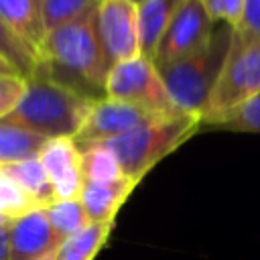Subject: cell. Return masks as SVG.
I'll return each mask as SVG.
<instances>
[{
    "mask_svg": "<svg viewBox=\"0 0 260 260\" xmlns=\"http://www.w3.org/2000/svg\"><path fill=\"white\" fill-rule=\"evenodd\" d=\"M158 116L146 108L122 102V100H114V98H102L93 104L81 132L73 138L77 146H85V144H93V142H102V140H110V138H118L142 124L154 122Z\"/></svg>",
    "mask_w": 260,
    "mask_h": 260,
    "instance_id": "cell-9",
    "label": "cell"
},
{
    "mask_svg": "<svg viewBox=\"0 0 260 260\" xmlns=\"http://www.w3.org/2000/svg\"><path fill=\"white\" fill-rule=\"evenodd\" d=\"M26 89V77L0 75V120L10 116Z\"/></svg>",
    "mask_w": 260,
    "mask_h": 260,
    "instance_id": "cell-24",
    "label": "cell"
},
{
    "mask_svg": "<svg viewBox=\"0 0 260 260\" xmlns=\"http://www.w3.org/2000/svg\"><path fill=\"white\" fill-rule=\"evenodd\" d=\"M2 175H6L10 181H14L39 207H47L53 201H57L53 185L39 160V156L24 158L18 162H10L2 167Z\"/></svg>",
    "mask_w": 260,
    "mask_h": 260,
    "instance_id": "cell-15",
    "label": "cell"
},
{
    "mask_svg": "<svg viewBox=\"0 0 260 260\" xmlns=\"http://www.w3.org/2000/svg\"><path fill=\"white\" fill-rule=\"evenodd\" d=\"M130 2H134V4L138 6V4H140V2H144V0H130Z\"/></svg>",
    "mask_w": 260,
    "mask_h": 260,
    "instance_id": "cell-31",
    "label": "cell"
},
{
    "mask_svg": "<svg viewBox=\"0 0 260 260\" xmlns=\"http://www.w3.org/2000/svg\"><path fill=\"white\" fill-rule=\"evenodd\" d=\"M213 22H223L232 28H238L244 16V0H203Z\"/></svg>",
    "mask_w": 260,
    "mask_h": 260,
    "instance_id": "cell-25",
    "label": "cell"
},
{
    "mask_svg": "<svg viewBox=\"0 0 260 260\" xmlns=\"http://www.w3.org/2000/svg\"><path fill=\"white\" fill-rule=\"evenodd\" d=\"M32 209H43V207H39L14 181H10L6 175L0 173V215L14 219Z\"/></svg>",
    "mask_w": 260,
    "mask_h": 260,
    "instance_id": "cell-22",
    "label": "cell"
},
{
    "mask_svg": "<svg viewBox=\"0 0 260 260\" xmlns=\"http://www.w3.org/2000/svg\"><path fill=\"white\" fill-rule=\"evenodd\" d=\"M232 26L221 24L217 30H213L211 41L201 51L165 65H156L169 95L181 112L201 120L225 63L232 45Z\"/></svg>",
    "mask_w": 260,
    "mask_h": 260,
    "instance_id": "cell-3",
    "label": "cell"
},
{
    "mask_svg": "<svg viewBox=\"0 0 260 260\" xmlns=\"http://www.w3.org/2000/svg\"><path fill=\"white\" fill-rule=\"evenodd\" d=\"M114 221L110 223H87L73 236L59 242L53 252L55 260H93L110 238Z\"/></svg>",
    "mask_w": 260,
    "mask_h": 260,
    "instance_id": "cell-16",
    "label": "cell"
},
{
    "mask_svg": "<svg viewBox=\"0 0 260 260\" xmlns=\"http://www.w3.org/2000/svg\"><path fill=\"white\" fill-rule=\"evenodd\" d=\"M0 20L39 53L47 35L41 0H0Z\"/></svg>",
    "mask_w": 260,
    "mask_h": 260,
    "instance_id": "cell-14",
    "label": "cell"
},
{
    "mask_svg": "<svg viewBox=\"0 0 260 260\" xmlns=\"http://www.w3.org/2000/svg\"><path fill=\"white\" fill-rule=\"evenodd\" d=\"M37 71L87 98H106L110 67L95 35V14L47 32Z\"/></svg>",
    "mask_w": 260,
    "mask_h": 260,
    "instance_id": "cell-1",
    "label": "cell"
},
{
    "mask_svg": "<svg viewBox=\"0 0 260 260\" xmlns=\"http://www.w3.org/2000/svg\"><path fill=\"white\" fill-rule=\"evenodd\" d=\"M0 75H18V71H16L6 59L0 57Z\"/></svg>",
    "mask_w": 260,
    "mask_h": 260,
    "instance_id": "cell-27",
    "label": "cell"
},
{
    "mask_svg": "<svg viewBox=\"0 0 260 260\" xmlns=\"http://www.w3.org/2000/svg\"><path fill=\"white\" fill-rule=\"evenodd\" d=\"M39 160L53 185L57 199H79L83 187L81 150L73 138H51L39 152Z\"/></svg>",
    "mask_w": 260,
    "mask_h": 260,
    "instance_id": "cell-10",
    "label": "cell"
},
{
    "mask_svg": "<svg viewBox=\"0 0 260 260\" xmlns=\"http://www.w3.org/2000/svg\"><path fill=\"white\" fill-rule=\"evenodd\" d=\"M8 225H10V219L0 215V236H6L8 234Z\"/></svg>",
    "mask_w": 260,
    "mask_h": 260,
    "instance_id": "cell-29",
    "label": "cell"
},
{
    "mask_svg": "<svg viewBox=\"0 0 260 260\" xmlns=\"http://www.w3.org/2000/svg\"><path fill=\"white\" fill-rule=\"evenodd\" d=\"M185 0H144L140 2L138 8V35H140V57L154 59L156 47L183 6Z\"/></svg>",
    "mask_w": 260,
    "mask_h": 260,
    "instance_id": "cell-13",
    "label": "cell"
},
{
    "mask_svg": "<svg viewBox=\"0 0 260 260\" xmlns=\"http://www.w3.org/2000/svg\"><path fill=\"white\" fill-rule=\"evenodd\" d=\"M215 128L230 132H260V93L242 104L228 120Z\"/></svg>",
    "mask_w": 260,
    "mask_h": 260,
    "instance_id": "cell-23",
    "label": "cell"
},
{
    "mask_svg": "<svg viewBox=\"0 0 260 260\" xmlns=\"http://www.w3.org/2000/svg\"><path fill=\"white\" fill-rule=\"evenodd\" d=\"M0 260H8V238L0 236Z\"/></svg>",
    "mask_w": 260,
    "mask_h": 260,
    "instance_id": "cell-28",
    "label": "cell"
},
{
    "mask_svg": "<svg viewBox=\"0 0 260 260\" xmlns=\"http://www.w3.org/2000/svg\"><path fill=\"white\" fill-rule=\"evenodd\" d=\"M47 219L59 240H65L89 223L79 199H57L45 207Z\"/></svg>",
    "mask_w": 260,
    "mask_h": 260,
    "instance_id": "cell-21",
    "label": "cell"
},
{
    "mask_svg": "<svg viewBox=\"0 0 260 260\" xmlns=\"http://www.w3.org/2000/svg\"><path fill=\"white\" fill-rule=\"evenodd\" d=\"M213 24L203 0H185L167 26L152 63L165 65L201 51L213 37Z\"/></svg>",
    "mask_w": 260,
    "mask_h": 260,
    "instance_id": "cell-8",
    "label": "cell"
},
{
    "mask_svg": "<svg viewBox=\"0 0 260 260\" xmlns=\"http://www.w3.org/2000/svg\"><path fill=\"white\" fill-rule=\"evenodd\" d=\"M106 98L146 108L165 118L185 114L175 106L156 65L146 57H136L114 65L106 77Z\"/></svg>",
    "mask_w": 260,
    "mask_h": 260,
    "instance_id": "cell-6",
    "label": "cell"
},
{
    "mask_svg": "<svg viewBox=\"0 0 260 260\" xmlns=\"http://www.w3.org/2000/svg\"><path fill=\"white\" fill-rule=\"evenodd\" d=\"M0 57L6 59L18 71V75L26 79L35 75L39 67V53L2 20H0Z\"/></svg>",
    "mask_w": 260,
    "mask_h": 260,
    "instance_id": "cell-20",
    "label": "cell"
},
{
    "mask_svg": "<svg viewBox=\"0 0 260 260\" xmlns=\"http://www.w3.org/2000/svg\"><path fill=\"white\" fill-rule=\"evenodd\" d=\"M199 128H201V120L197 116L183 114L173 118H158L118 138H110L93 144H104L106 148H110L116 154L124 177L134 183H140L156 162H160L165 156L177 150Z\"/></svg>",
    "mask_w": 260,
    "mask_h": 260,
    "instance_id": "cell-4",
    "label": "cell"
},
{
    "mask_svg": "<svg viewBox=\"0 0 260 260\" xmlns=\"http://www.w3.org/2000/svg\"><path fill=\"white\" fill-rule=\"evenodd\" d=\"M256 93H260V39L234 28L232 45L201 116V126H219Z\"/></svg>",
    "mask_w": 260,
    "mask_h": 260,
    "instance_id": "cell-5",
    "label": "cell"
},
{
    "mask_svg": "<svg viewBox=\"0 0 260 260\" xmlns=\"http://www.w3.org/2000/svg\"><path fill=\"white\" fill-rule=\"evenodd\" d=\"M95 35L110 69L140 57L136 4L130 0H102L95 10Z\"/></svg>",
    "mask_w": 260,
    "mask_h": 260,
    "instance_id": "cell-7",
    "label": "cell"
},
{
    "mask_svg": "<svg viewBox=\"0 0 260 260\" xmlns=\"http://www.w3.org/2000/svg\"><path fill=\"white\" fill-rule=\"evenodd\" d=\"M81 150V173L83 181L93 183H112L124 179L122 167L116 154L104 144H85L77 146Z\"/></svg>",
    "mask_w": 260,
    "mask_h": 260,
    "instance_id": "cell-18",
    "label": "cell"
},
{
    "mask_svg": "<svg viewBox=\"0 0 260 260\" xmlns=\"http://www.w3.org/2000/svg\"><path fill=\"white\" fill-rule=\"evenodd\" d=\"M95 102L98 100L77 93L35 71V75L26 79V89L18 106L6 120L41 134L47 140L75 138Z\"/></svg>",
    "mask_w": 260,
    "mask_h": 260,
    "instance_id": "cell-2",
    "label": "cell"
},
{
    "mask_svg": "<svg viewBox=\"0 0 260 260\" xmlns=\"http://www.w3.org/2000/svg\"><path fill=\"white\" fill-rule=\"evenodd\" d=\"M238 28L260 39V0H244V16Z\"/></svg>",
    "mask_w": 260,
    "mask_h": 260,
    "instance_id": "cell-26",
    "label": "cell"
},
{
    "mask_svg": "<svg viewBox=\"0 0 260 260\" xmlns=\"http://www.w3.org/2000/svg\"><path fill=\"white\" fill-rule=\"evenodd\" d=\"M0 173H2V167H0Z\"/></svg>",
    "mask_w": 260,
    "mask_h": 260,
    "instance_id": "cell-32",
    "label": "cell"
},
{
    "mask_svg": "<svg viewBox=\"0 0 260 260\" xmlns=\"http://www.w3.org/2000/svg\"><path fill=\"white\" fill-rule=\"evenodd\" d=\"M43 260H55V258H53V254H51V256H45Z\"/></svg>",
    "mask_w": 260,
    "mask_h": 260,
    "instance_id": "cell-30",
    "label": "cell"
},
{
    "mask_svg": "<svg viewBox=\"0 0 260 260\" xmlns=\"http://www.w3.org/2000/svg\"><path fill=\"white\" fill-rule=\"evenodd\" d=\"M8 260H43L59 246L45 209H32L10 219L8 225Z\"/></svg>",
    "mask_w": 260,
    "mask_h": 260,
    "instance_id": "cell-11",
    "label": "cell"
},
{
    "mask_svg": "<svg viewBox=\"0 0 260 260\" xmlns=\"http://www.w3.org/2000/svg\"><path fill=\"white\" fill-rule=\"evenodd\" d=\"M102 0H41L45 30L51 32L59 26L77 22L95 14Z\"/></svg>",
    "mask_w": 260,
    "mask_h": 260,
    "instance_id": "cell-19",
    "label": "cell"
},
{
    "mask_svg": "<svg viewBox=\"0 0 260 260\" xmlns=\"http://www.w3.org/2000/svg\"><path fill=\"white\" fill-rule=\"evenodd\" d=\"M138 183L130 179H120L112 183H93L83 181L79 201L85 209V215L89 223H110L116 219V213L124 205V201L130 197Z\"/></svg>",
    "mask_w": 260,
    "mask_h": 260,
    "instance_id": "cell-12",
    "label": "cell"
},
{
    "mask_svg": "<svg viewBox=\"0 0 260 260\" xmlns=\"http://www.w3.org/2000/svg\"><path fill=\"white\" fill-rule=\"evenodd\" d=\"M47 138L35 134L6 118L0 120V167L39 156Z\"/></svg>",
    "mask_w": 260,
    "mask_h": 260,
    "instance_id": "cell-17",
    "label": "cell"
}]
</instances>
